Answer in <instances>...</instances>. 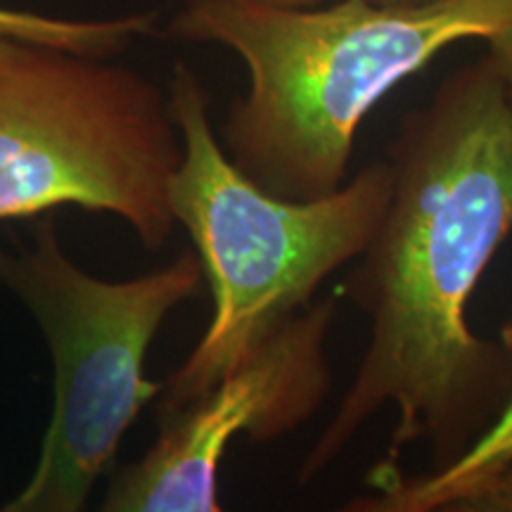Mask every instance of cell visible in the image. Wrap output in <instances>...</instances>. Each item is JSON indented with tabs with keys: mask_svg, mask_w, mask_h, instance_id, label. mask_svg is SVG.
<instances>
[{
	"mask_svg": "<svg viewBox=\"0 0 512 512\" xmlns=\"http://www.w3.org/2000/svg\"><path fill=\"white\" fill-rule=\"evenodd\" d=\"M155 27L157 12H131V15L102 19H72L0 5V36L46 43V46L67 48L83 55L112 57V60L140 38L152 36Z\"/></svg>",
	"mask_w": 512,
	"mask_h": 512,
	"instance_id": "cell-8",
	"label": "cell"
},
{
	"mask_svg": "<svg viewBox=\"0 0 512 512\" xmlns=\"http://www.w3.org/2000/svg\"><path fill=\"white\" fill-rule=\"evenodd\" d=\"M510 10L512 0L420 8L183 0L169 31L245 62L247 91L228 105L219 143L261 190L304 202L347 183L358 128L377 102L453 43L494 36Z\"/></svg>",
	"mask_w": 512,
	"mask_h": 512,
	"instance_id": "cell-2",
	"label": "cell"
},
{
	"mask_svg": "<svg viewBox=\"0 0 512 512\" xmlns=\"http://www.w3.org/2000/svg\"><path fill=\"white\" fill-rule=\"evenodd\" d=\"M0 512H12V510L8 508V505H0Z\"/></svg>",
	"mask_w": 512,
	"mask_h": 512,
	"instance_id": "cell-12",
	"label": "cell"
},
{
	"mask_svg": "<svg viewBox=\"0 0 512 512\" xmlns=\"http://www.w3.org/2000/svg\"><path fill=\"white\" fill-rule=\"evenodd\" d=\"M261 3L285 5V8H313V5L323 3V0H261ZM375 5H387V8H420V5L441 3V0H368Z\"/></svg>",
	"mask_w": 512,
	"mask_h": 512,
	"instance_id": "cell-11",
	"label": "cell"
},
{
	"mask_svg": "<svg viewBox=\"0 0 512 512\" xmlns=\"http://www.w3.org/2000/svg\"><path fill=\"white\" fill-rule=\"evenodd\" d=\"M437 512H512V467L472 486Z\"/></svg>",
	"mask_w": 512,
	"mask_h": 512,
	"instance_id": "cell-9",
	"label": "cell"
},
{
	"mask_svg": "<svg viewBox=\"0 0 512 512\" xmlns=\"http://www.w3.org/2000/svg\"><path fill=\"white\" fill-rule=\"evenodd\" d=\"M339 292L306 306L249 354L219 387L159 420V437L136 463L114 472L95 510L228 512L221 463L233 439L268 444L297 432L328 399L330 332Z\"/></svg>",
	"mask_w": 512,
	"mask_h": 512,
	"instance_id": "cell-6",
	"label": "cell"
},
{
	"mask_svg": "<svg viewBox=\"0 0 512 512\" xmlns=\"http://www.w3.org/2000/svg\"><path fill=\"white\" fill-rule=\"evenodd\" d=\"M486 46H489V55L486 57L494 62L496 72L501 76L505 91H508L512 100V10L503 27L491 38H486Z\"/></svg>",
	"mask_w": 512,
	"mask_h": 512,
	"instance_id": "cell-10",
	"label": "cell"
},
{
	"mask_svg": "<svg viewBox=\"0 0 512 512\" xmlns=\"http://www.w3.org/2000/svg\"><path fill=\"white\" fill-rule=\"evenodd\" d=\"M169 105L183 155L169 209L188 230L214 297L211 320L157 396V418L216 389L242 361L313 304L332 273L351 266L380 228L392 197V164L375 159L318 200H283L235 169L214 133L209 95L176 64Z\"/></svg>",
	"mask_w": 512,
	"mask_h": 512,
	"instance_id": "cell-3",
	"label": "cell"
},
{
	"mask_svg": "<svg viewBox=\"0 0 512 512\" xmlns=\"http://www.w3.org/2000/svg\"><path fill=\"white\" fill-rule=\"evenodd\" d=\"M195 249L128 280L76 264L53 219L27 245L0 247V285L34 316L53 358V411L36 467L5 503L12 512H83L133 422L162 384L147 351L169 313L204 290Z\"/></svg>",
	"mask_w": 512,
	"mask_h": 512,
	"instance_id": "cell-5",
	"label": "cell"
},
{
	"mask_svg": "<svg viewBox=\"0 0 512 512\" xmlns=\"http://www.w3.org/2000/svg\"><path fill=\"white\" fill-rule=\"evenodd\" d=\"M183 140L169 93L112 57L0 36V221L112 214L159 252Z\"/></svg>",
	"mask_w": 512,
	"mask_h": 512,
	"instance_id": "cell-4",
	"label": "cell"
},
{
	"mask_svg": "<svg viewBox=\"0 0 512 512\" xmlns=\"http://www.w3.org/2000/svg\"><path fill=\"white\" fill-rule=\"evenodd\" d=\"M392 197L339 297L370 323L347 392L306 451L311 484L382 408L389 451L413 444L444 470L486 432L512 394V351L472 332L470 297L512 233V100L489 57L448 74L401 119L389 145Z\"/></svg>",
	"mask_w": 512,
	"mask_h": 512,
	"instance_id": "cell-1",
	"label": "cell"
},
{
	"mask_svg": "<svg viewBox=\"0 0 512 512\" xmlns=\"http://www.w3.org/2000/svg\"><path fill=\"white\" fill-rule=\"evenodd\" d=\"M501 342L512 351V323L503 328ZM508 467H512V394L482 437L444 470H427L422 475H406L401 467L373 470L368 477L370 494L351 498L332 512H437L441 505Z\"/></svg>",
	"mask_w": 512,
	"mask_h": 512,
	"instance_id": "cell-7",
	"label": "cell"
}]
</instances>
